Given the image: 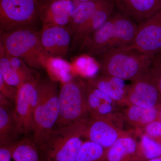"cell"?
I'll return each mask as SVG.
<instances>
[{
	"label": "cell",
	"instance_id": "cell-19",
	"mask_svg": "<svg viewBox=\"0 0 161 161\" xmlns=\"http://www.w3.org/2000/svg\"><path fill=\"white\" fill-rule=\"evenodd\" d=\"M125 123L134 130H142L150 123L158 119V107L143 108L129 105L121 111Z\"/></svg>",
	"mask_w": 161,
	"mask_h": 161
},
{
	"label": "cell",
	"instance_id": "cell-31",
	"mask_svg": "<svg viewBox=\"0 0 161 161\" xmlns=\"http://www.w3.org/2000/svg\"><path fill=\"white\" fill-rule=\"evenodd\" d=\"M75 3V5L76 6L79 4V3H82V2H89V1H97V0H73Z\"/></svg>",
	"mask_w": 161,
	"mask_h": 161
},
{
	"label": "cell",
	"instance_id": "cell-16",
	"mask_svg": "<svg viewBox=\"0 0 161 161\" xmlns=\"http://www.w3.org/2000/svg\"><path fill=\"white\" fill-rule=\"evenodd\" d=\"M120 12L140 23L161 9V0H112Z\"/></svg>",
	"mask_w": 161,
	"mask_h": 161
},
{
	"label": "cell",
	"instance_id": "cell-14",
	"mask_svg": "<svg viewBox=\"0 0 161 161\" xmlns=\"http://www.w3.org/2000/svg\"><path fill=\"white\" fill-rule=\"evenodd\" d=\"M103 161H141L138 136L135 130H125L114 144L106 149Z\"/></svg>",
	"mask_w": 161,
	"mask_h": 161
},
{
	"label": "cell",
	"instance_id": "cell-8",
	"mask_svg": "<svg viewBox=\"0 0 161 161\" xmlns=\"http://www.w3.org/2000/svg\"><path fill=\"white\" fill-rule=\"evenodd\" d=\"M124 124L121 111L109 116H90L83 136L107 149L123 134Z\"/></svg>",
	"mask_w": 161,
	"mask_h": 161
},
{
	"label": "cell",
	"instance_id": "cell-29",
	"mask_svg": "<svg viewBox=\"0 0 161 161\" xmlns=\"http://www.w3.org/2000/svg\"><path fill=\"white\" fill-rule=\"evenodd\" d=\"M140 131L150 137L161 141V121L158 119L148 124Z\"/></svg>",
	"mask_w": 161,
	"mask_h": 161
},
{
	"label": "cell",
	"instance_id": "cell-17",
	"mask_svg": "<svg viewBox=\"0 0 161 161\" xmlns=\"http://www.w3.org/2000/svg\"><path fill=\"white\" fill-rule=\"evenodd\" d=\"M89 83L112 98L121 106L126 107L125 99L128 86L120 78L106 76L96 75L86 79Z\"/></svg>",
	"mask_w": 161,
	"mask_h": 161
},
{
	"label": "cell",
	"instance_id": "cell-13",
	"mask_svg": "<svg viewBox=\"0 0 161 161\" xmlns=\"http://www.w3.org/2000/svg\"><path fill=\"white\" fill-rule=\"evenodd\" d=\"M39 19L45 26H68L76 7L73 0L40 3Z\"/></svg>",
	"mask_w": 161,
	"mask_h": 161
},
{
	"label": "cell",
	"instance_id": "cell-6",
	"mask_svg": "<svg viewBox=\"0 0 161 161\" xmlns=\"http://www.w3.org/2000/svg\"><path fill=\"white\" fill-rule=\"evenodd\" d=\"M59 107L55 128L66 126L89 118L84 80L74 77L63 82L59 92Z\"/></svg>",
	"mask_w": 161,
	"mask_h": 161
},
{
	"label": "cell",
	"instance_id": "cell-7",
	"mask_svg": "<svg viewBox=\"0 0 161 161\" xmlns=\"http://www.w3.org/2000/svg\"><path fill=\"white\" fill-rule=\"evenodd\" d=\"M38 0H0L1 31L31 27L39 19Z\"/></svg>",
	"mask_w": 161,
	"mask_h": 161
},
{
	"label": "cell",
	"instance_id": "cell-2",
	"mask_svg": "<svg viewBox=\"0 0 161 161\" xmlns=\"http://www.w3.org/2000/svg\"><path fill=\"white\" fill-rule=\"evenodd\" d=\"M155 57L128 47H118L98 58L101 75L134 81L148 72Z\"/></svg>",
	"mask_w": 161,
	"mask_h": 161
},
{
	"label": "cell",
	"instance_id": "cell-21",
	"mask_svg": "<svg viewBox=\"0 0 161 161\" xmlns=\"http://www.w3.org/2000/svg\"><path fill=\"white\" fill-rule=\"evenodd\" d=\"M104 0L89 1L79 3L75 7L70 23L67 27L73 38L89 21Z\"/></svg>",
	"mask_w": 161,
	"mask_h": 161
},
{
	"label": "cell",
	"instance_id": "cell-26",
	"mask_svg": "<svg viewBox=\"0 0 161 161\" xmlns=\"http://www.w3.org/2000/svg\"><path fill=\"white\" fill-rule=\"evenodd\" d=\"M6 54L9 58L12 66L25 83L40 78L39 73L30 67L23 60L9 54L7 52Z\"/></svg>",
	"mask_w": 161,
	"mask_h": 161
},
{
	"label": "cell",
	"instance_id": "cell-28",
	"mask_svg": "<svg viewBox=\"0 0 161 161\" xmlns=\"http://www.w3.org/2000/svg\"><path fill=\"white\" fill-rule=\"evenodd\" d=\"M18 89L8 84L4 80L3 76L0 75V93L4 95L9 100L15 102Z\"/></svg>",
	"mask_w": 161,
	"mask_h": 161
},
{
	"label": "cell",
	"instance_id": "cell-9",
	"mask_svg": "<svg viewBox=\"0 0 161 161\" xmlns=\"http://www.w3.org/2000/svg\"><path fill=\"white\" fill-rule=\"evenodd\" d=\"M40 78L26 82L18 89L14 108L18 134L33 132L34 114L37 100L38 86Z\"/></svg>",
	"mask_w": 161,
	"mask_h": 161
},
{
	"label": "cell",
	"instance_id": "cell-33",
	"mask_svg": "<svg viewBox=\"0 0 161 161\" xmlns=\"http://www.w3.org/2000/svg\"><path fill=\"white\" fill-rule=\"evenodd\" d=\"M38 1L40 3H47V2H54V1H65V0H38Z\"/></svg>",
	"mask_w": 161,
	"mask_h": 161
},
{
	"label": "cell",
	"instance_id": "cell-23",
	"mask_svg": "<svg viewBox=\"0 0 161 161\" xmlns=\"http://www.w3.org/2000/svg\"><path fill=\"white\" fill-rule=\"evenodd\" d=\"M138 136L139 153L141 161L161 157V141L150 137L139 130L136 131Z\"/></svg>",
	"mask_w": 161,
	"mask_h": 161
},
{
	"label": "cell",
	"instance_id": "cell-30",
	"mask_svg": "<svg viewBox=\"0 0 161 161\" xmlns=\"http://www.w3.org/2000/svg\"><path fill=\"white\" fill-rule=\"evenodd\" d=\"M13 144L0 145V161H10Z\"/></svg>",
	"mask_w": 161,
	"mask_h": 161
},
{
	"label": "cell",
	"instance_id": "cell-32",
	"mask_svg": "<svg viewBox=\"0 0 161 161\" xmlns=\"http://www.w3.org/2000/svg\"><path fill=\"white\" fill-rule=\"evenodd\" d=\"M158 109V120H160L161 121V102L157 106Z\"/></svg>",
	"mask_w": 161,
	"mask_h": 161
},
{
	"label": "cell",
	"instance_id": "cell-35",
	"mask_svg": "<svg viewBox=\"0 0 161 161\" xmlns=\"http://www.w3.org/2000/svg\"><path fill=\"white\" fill-rule=\"evenodd\" d=\"M156 57H158L159 58H161V53L160 54H159L158 56H156Z\"/></svg>",
	"mask_w": 161,
	"mask_h": 161
},
{
	"label": "cell",
	"instance_id": "cell-22",
	"mask_svg": "<svg viewBox=\"0 0 161 161\" xmlns=\"http://www.w3.org/2000/svg\"><path fill=\"white\" fill-rule=\"evenodd\" d=\"M12 158L14 161H41L39 147L32 137L13 144Z\"/></svg>",
	"mask_w": 161,
	"mask_h": 161
},
{
	"label": "cell",
	"instance_id": "cell-10",
	"mask_svg": "<svg viewBox=\"0 0 161 161\" xmlns=\"http://www.w3.org/2000/svg\"><path fill=\"white\" fill-rule=\"evenodd\" d=\"M153 57L161 53V9L139 23L134 41L127 46Z\"/></svg>",
	"mask_w": 161,
	"mask_h": 161
},
{
	"label": "cell",
	"instance_id": "cell-24",
	"mask_svg": "<svg viewBox=\"0 0 161 161\" xmlns=\"http://www.w3.org/2000/svg\"><path fill=\"white\" fill-rule=\"evenodd\" d=\"M0 75L8 84L19 89L23 84L24 80L12 66L6 50L0 43Z\"/></svg>",
	"mask_w": 161,
	"mask_h": 161
},
{
	"label": "cell",
	"instance_id": "cell-11",
	"mask_svg": "<svg viewBox=\"0 0 161 161\" xmlns=\"http://www.w3.org/2000/svg\"><path fill=\"white\" fill-rule=\"evenodd\" d=\"M132 82L128 85L126 106L151 108L157 106L161 102L159 93L149 72Z\"/></svg>",
	"mask_w": 161,
	"mask_h": 161
},
{
	"label": "cell",
	"instance_id": "cell-20",
	"mask_svg": "<svg viewBox=\"0 0 161 161\" xmlns=\"http://www.w3.org/2000/svg\"><path fill=\"white\" fill-rule=\"evenodd\" d=\"M9 99L0 93V145L14 143L18 134L14 117V109Z\"/></svg>",
	"mask_w": 161,
	"mask_h": 161
},
{
	"label": "cell",
	"instance_id": "cell-5",
	"mask_svg": "<svg viewBox=\"0 0 161 161\" xmlns=\"http://www.w3.org/2000/svg\"><path fill=\"white\" fill-rule=\"evenodd\" d=\"M87 119L55 128L47 140L39 147L41 161H75L82 145Z\"/></svg>",
	"mask_w": 161,
	"mask_h": 161
},
{
	"label": "cell",
	"instance_id": "cell-1",
	"mask_svg": "<svg viewBox=\"0 0 161 161\" xmlns=\"http://www.w3.org/2000/svg\"><path fill=\"white\" fill-rule=\"evenodd\" d=\"M138 25L122 13L114 14L99 29L85 39L80 51L98 58L118 47L129 46L134 41Z\"/></svg>",
	"mask_w": 161,
	"mask_h": 161
},
{
	"label": "cell",
	"instance_id": "cell-18",
	"mask_svg": "<svg viewBox=\"0 0 161 161\" xmlns=\"http://www.w3.org/2000/svg\"><path fill=\"white\" fill-rule=\"evenodd\" d=\"M115 4L112 0H104L89 21L73 38L72 47L81 43L85 39L99 29L114 14Z\"/></svg>",
	"mask_w": 161,
	"mask_h": 161
},
{
	"label": "cell",
	"instance_id": "cell-34",
	"mask_svg": "<svg viewBox=\"0 0 161 161\" xmlns=\"http://www.w3.org/2000/svg\"><path fill=\"white\" fill-rule=\"evenodd\" d=\"M145 161H161V157L157 158L152 159L148 160Z\"/></svg>",
	"mask_w": 161,
	"mask_h": 161
},
{
	"label": "cell",
	"instance_id": "cell-25",
	"mask_svg": "<svg viewBox=\"0 0 161 161\" xmlns=\"http://www.w3.org/2000/svg\"><path fill=\"white\" fill-rule=\"evenodd\" d=\"M106 149L91 141L84 142L75 161H103Z\"/></svg>",
	"mask_w": 161,
	"mask_h": 161
},
{
	"label": "cell",
	"instance_id": "cell-15",
	"mask_svg": "<svg viewBox=\"0 0 161 161\" xmlns=\"http://www.w3.org/2000/svg\"><path fill=\"white\" fill-rule=\"evenodd\" d=\"M84 80L90 116H109L121 111L123 107L100 90L93 86L86 80Z\"/></svg>",
	"mask_w": 161,
	"mask_h": 161
},
{
	"label": "cell",
	"instance_id": "cell-4",
	"mask_svg": "<svg viewBox=\"0 0 161 161\" xmlns=\"http://www.w3.org/2000/svg\"><path fill=\"white\" fill-rule=\"evenodd\" d=\"M1 32L0 43L7 53L34 69H47L49 58L41 44L39 32L32 27Z\"/></svg>",
	"mask_w": 161,
	"mask_h": 161
},
{
	"label": "cell",
	"instance_id": "cell-12",
	"mask_svg": "<svg viewBox=\"0 0 161 161\" xmlns=\"http://www.w3.org/2000/svg\"><path fill=\"white\" fill-rule=\"evenodd\" d=\"M40 42L49 58H63L70 50L72 36L67 27L45 26L39 32Z\"/></svg>",
	"mask_w": 161,
	"mask_h": 161
},
{
	"label": "cell",
	"instance_id": "cell-3",
	"mask_svg": "<svg viewBox=\"0 0 161 161\" xmlns=\"http://www.w3.org/2000/svg\"><path fill=\"white\" fill-rule=\"evenodd\" d=\"M59 92L56 80L40 78L38 98L34 114L35 142L40 147L55 129L59 116Z\"/></svg>",
	"mask_w": 161,
	"mask_h": 161
},
{
	"label": "cell",
	"instance_id": "cell-27",
	"mask_svg": "<svg viewBox=\"0 0 161 161\" xmlns=\"http://www.w3.org/2000/svg\"><path fill=\"white\" fill-rule=\"evenodd\" d=\"M148 72L156 85L161 98V58L155 57Z\"/></svg>",
	"mask_w": 161,
	"mask_h": 161
}]
</instances>
